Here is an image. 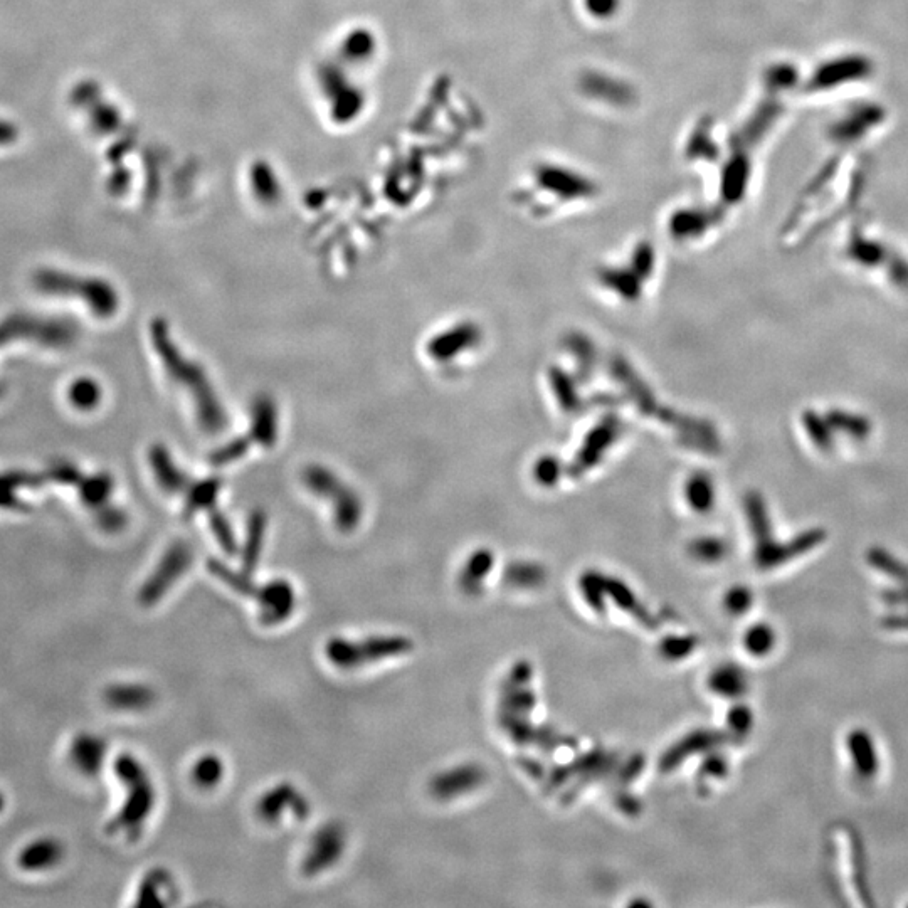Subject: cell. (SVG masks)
Here are the masks:
<instances>
[{"instance_id":"6da1fadb","label":"cell","mask_w":908,"mask_h":908,"mask_svg":"<svg viewBox=\"0 0 908 908\" xmlns=\"http://www.w3.org/2000/svg\"><path fill=\"white\" fill-rule=\"evenodd\" d=\"M150 340L170 381L184 387V391L191 396L196 407L199 426L206 433L224 431L227 426L226 411L207 377L206 370L180 352L172 338L169 325L162 318L150 323Z\"/></svg>"},{"instance_id":"7a4b0ae2","label":"cell","mask_w":908,"mask_h":908,"mask_svg":"<svg viewBox=\"0 0 908 908\" xmlns=\"http://www.w3.org/2000/svg\"><path fill=\"white\" fill-rule=\"evenodd\" d=\"M113 772L125 789V799L115 816L106 823L108 835H123L135 840L142 835L143 826L157 803V789L142 762L130 752L118 754Z\"/></svg>"},{"instance_id":"3957f363","label":"cell","mask_w":908,"mask_h":908,"mask_svg":"<svg viewBox=\"0 0 908 908\" xmlns=\"http://www.w3.org/2000/svg\"><path fill=\"white\" fill-rule=\"evenodd\" d=\"M32 285L43 295L76 296L98 318L113 317L120 307L117 290L100 278H80L66 271L43 268L32 276Z\"/></svg>"},{"instance_id":"277c9868","label":"cell","mask_w":908,"mask_h":908,"mask_svg":"<svg viewBox=\"0 0 908 908\" xmlns=\"http://www.w3.org/2000/svg\"><path fill=\"white\" fill-rule=\"evenodd\" d=\"M411 650L412 641L404 636L377 634L355 641L349 638L328 639L323 653L328 663H332L338 670L352 671L370 663L406 655Z\"/></svg>"},{"instance_id":"5b68a950","label":"cell","mask_w":908,"mask_h":908,"mask_svg":"<svg viewBox=\"0 0 908 908\" xmlns=\"http://www.w3.org/2000/svg\"><path fill=\"white\" fill-rule=\"evenodd\" d=\"M303 483L313 495L332 503L333 522L340 532L350 534L359 527L364 515L360 497L349 485H345L333 471L323 466H308L303 473Z\"/></svg>"},{"instance_id":"8992f818","label":"cell","mask_w":908,"mask_h":908,"mask_svg":"<svg viewBox=\"0 0 908 908\" xmlns=\"http://www.w3.org/2000/svg\"><path fill=\"white\" fill-rule=\"evenodd\" d=\"M875 73V63L870 56L861 53H848L824 59L813 69L806 81L804 91L808 93H828L840 90L841 86L861 83L870 80Z\"/></svg>"},{"instance_id":"52a82bcc","label":"cell","mask_w":908,"mask_h":908,"mask_svg":"<svg viewBox=\"0 0 908 908\" xmlns=\"http://www.w3.org/2000/svg\"><path fill=\"white\" fill-rule=\"evenodd\" d=\"M194 560V549L189 542L177 540L165 550L162 559L152 574L143 581L137 594V601L143 608H154L165 594L175 586V582L191 569Z\"/></svg>"},{"instance_id":"ba28073f","label":"cell","mask_w":908,"mask_h":908,"mask_svg":"<svg viewBox=\"0 0 908 908\" xmlns=\"http://www.w3.org/2000/svg\"><path fill=\"white\" fill-rule=\"evenodd\" d=\"M347 848V831L337 821H330L313 833L307 855L301 861L305 877H317L337 865Z\"/></svg>"},{"instance_id":"9c48e42d","label":"cell","mask_w":908,"mask_h":908,"mask_svg":"<svg viewBox=\"0 0 908 908\" xmlns=\"http://www.w3.org/2000/svg\"><path fill=\"white\" fill-rule=\"evenodd\" d=\"M310 801L307 796L293 786L291 782H280L264 792L254 806V813L263 823H280L286 813H290L298 821H305L310 816Z\"/></svg>"},{"instance_id":"30bf717a","label":"cell","mask_w":908,"mask_h":908,"mask_svg":"<svg viewBox=\"0 0 908 908\" xmlns=\"http://www.w3.org/2000/svg\"><path fill=\"white\" fill-rule=\"evenodd\" d=\"M887 120V111L878 103H858L846 110L836 122L831 123L828 137L838 145H851L868 137L873 130L882 127Z\"/></svg>"},{"instance_id":"8fae6325","label":"cell","mask_w":908,"mask_h":908,"mask_svg":"<svg viewBox=\"0 0 908 908\" xmlns=\"http://www.w3.org/2000/svg\"><path fill=\"white\" fill-rule=\"evenodd\" d=\"M259 623L266 628L280 626L291 618L296 608L295 587L286 579H273L259 586L254 597Z\"/></svg>"},{"instance_id":"7c38bea8","label":"cell","mask_w":908,"mask_h":908,"mask_svg":"<svg viewBox=\"0 0 908 908\" xmlns=\"http://www.w3.org/2000/svg\"><path fill=\"white\" fill-rule=\"evenodd\" d=\"M826 540V532L823 528H811L803 534L796 535L791 542L787 544H776L774 540H767L762 544H757L755 550V560L762 569H771L777 565L796 559L799 555L808 554L809 550L816 549L818 545L823 544Z\"/></svg>"},{"instance_id":"4fadbf2b","label":"cell","mask_w":908,"mask_h":908,"mask_svg":"<svg viewBox=\"0 0 908 908\" xmlns=\"http://www.w3.org/2000/svg\"><path fill=\"white\" fill-rule=\"evenodd\" d=\"M108 759V742L93 732L74 735L68 745V761L86 779L100 776Z\"/></svg>"},{"instance_id":"5bb4252c","label":"cell","mask_w":908,"mask_h":908,"mask_svg":"<svg viewBox=\"0 0 908 908\" xmlns=\"http://www.w3.org/2000/svg\"><path fill=\"white\" fill-rule=\"evenodd\" d=\"M66 856L63 841L54 836H37L27 841L16 856V865L21 872L31 875L48 873L58 868Z\"/></svg>"},{"instance_id":"9a60e30c","label":"cell","mask_w":908,"mask_h":908,"mask_svg":"<svg viewBox=\"0 0 908 908\" xmlns=\"http://www.w3.org/2000/svg\"><path fill=\"white\" fill-rule=\"evenodd\" d=\"M177 902H179V888H177L172 873L167 872L162 866H157L143 875L137 888L135 907H170Z\"/></svg>"},{"instance_id":"2e32d148","label":"cell","mask_w":908,"mask_h":908,"mask_svg":"<svg viewBox=\"0 0 908 908\" xmlns=\"http://www.w3.org/2000/svg\"><path fill=\"white\" fill-rule=\"evenodd\" d=\"M103 700L115 712L140 713L154 705L157 695L145 683H113L105 688Z\"/></svg>"},{"instance_id":"e0dca14e","label":"cell","mask_w":908,"mask_h":908,"mask_svg":"<svg viewBox=\"0 0 908 908\" xmlns=\"http://www.w3.org/2000/svg\"><path fill=\"white\" fill-rule=\"evenodd\" d=\"M480 328L473 323H461L458 327L451 328L448 332L436 335L429 342L428 352L434 360L446 362L456 357V355L465 352V350L475 347L480 342Z\"/></svg>"},{"instance_id":"ac0fdd59","label":"cell","mask_w":908,"mask_h":908,"mask_svg":"<svg viewBox=\"0 0 908 908\" xmlns=\"http://www.w3.org/2000/svg\"><path fill=\"white\" fill-rule=\"evenodd\" d=\"M618 434L619 423L618 419L614 418L606 419L596 429H592L584 441L581 453L577 454V460L574 463L576 475H581L584 471L591 470L592 466H596L597 461L601 460L602 454L606 453V449L616 441Z\"/></svg>"},{"instance_id":"d6986e66","label":"cell","mask_w":908,"mask_h":908,"mask_svg":"<svg viewBox=\"0 0 908 908\" xmlns=\"http://www.w3.org/2000/svg\"><path fill=\"white\" fill-rule=\"evenodd\" d=\"M148 461H150V468L154 471L155 480L165 493L177 495V493H185L189 490V486L192 485L191 478L185 475L184 470H180L179 466L175 465V461L172 460V456L164 446L157 444L150 449Z\"/></svg>"},{"instance_id":"ffe728a7","label":"cell","mask_w":908,"mask_h":908,"mask_svg":"<svg viewBox=\"0 0 908 908\" xmlns=\"http://www.w3.org/2000/svg\"><path fill=\"white\" fill-rule=\"evenodd\" d=\"M253 426L249 438L270 448L278 439V409L270 397H259L253 404Z\"/></svg>"},{"instance_id":"44dd1931","label":"cell","mask_w":908,"mask_h":908,"mask_svg":"<svg viewBox=\"0 0 908 908\" xmlns=\"http://www.w3.org/2000/svg\"><path fill=\"white\" fill-rule=\"evenodd\" d=\"M846 254L853 263L860 264L863 268H877L885 264L890 249L877 239L866 238L860 229H853L846 246Z\"/></svg>"},{"instance_id":"7402d4cb","label":"cell","mask_w":908,"mask_h":908,"mask_svg":"<svg viewBox=\"0 0 908 908\" xmlns=\"http://www.w3.org/2000/svg\"><path fill=\"white\" fill-rule=\"evenodd\" d=\"M266 527H268V518L264 515V512H253V515L249 517L248 522V534H246V540H244L243 545V567L241 571L248 576H253L256 567H258L259 559H261V554H263L264 547V537H266Z\"/></svg>"},{"instance_id":"603a6c76","label":"cell","mask_w":908,"mask_h":908,"mask_svg":"<svg viewBox=\"0 0 908 908\" xmlns=\"http://www.w3.org/2000/svg\"><path fill=\"white\" fill-rule=\"evenodd\" d=\"M848 750H850L851 759L855 764L858 776L870 777L875 776L878 771V757L875 752V745L870 735L865 730H853L848 737Z\"/></svg>"},{"instance_id":"cb8c5ba5","label":"cell","mask_w":908,"mask_h":908,"mask_svg":"<svg viewBox=\"0 0 908 908\" xmlns=\"http://www.w3.org/2000/svg\"><path fill=\"white\" fill-rule=\"evenodd\" d=\"M221 488V480H217V478L192 483L189 490L185 491V520H191L196 513L204 512V510L211 512L212 508H216Z\"/></svg>"},{"instance_id":"d4e9b609","label":"cell","mask_w":908,"mask_h":908,"mask_svg":"<svg viewBox=\"0 0 908 908\" xmlns=\"http://www.w3.org/2000/svg\"><path fill=\"white\" fill-rule=\"evenodd\" d=\"M207 571L212 577H216L217 581H221L229 589H233L239 596L253 597L254 599L256 594H258L259 586L254 584L253 576H248L243 571H234L233 567H229L222 560H207Z\"/></svg>"},{"instance_id":"484cf974","label":"cell","mask_w":908,"mask_h":908,"mask_svg":"<svg viewBox=\"0 0 908 908\" xmlns=\"http://www.w3.org/2000/svg\"><path fill=\"white\" fill-rule=\"evenodd\" d=\"M824 416L828 419V423L831 424V428L835 429V433L840 431V433L850 436L855 441H865L872 434V421L865 418V416H861V414H856V412L845 411V409H829Z\"/></svg>"},{"instance_id":"4316f807","label":"cell","mask_w":908,"mask_h":908,"mask_svg":"<svg viewBox=\"0 0 908 908\" xmlns=\"http://www.w3.org/2000/svg\"><path fill=\"white\" fill-rule=\"evenodd\" d=\"M81 502L85 507L91 508L93 512L98 513L103 508L108 507L111 493H113V480L108 475H93L88 478H81L80 481Z\"/></svg>"},{"instance_id":"83f0119b","label":"cell","mask_w":908,"mask_h":908,"mask_svg":"<svg viewBox=\"0 0 908 908\" xmlns=\"http://www.w3.org/2000/svg\"><path fill=\"white\" fill-rule=\"evenodd\" d=\"M224 762L216 754H204L191 767V781L194 786L204 791L214 789L224 779Z\"/></svg>"},{"instance_id":"f1b7e54d","label":"cell","mask_w":908,"mask_h":908,"mask_svg":"<svg viewBox=\"0 0 908 908\" xmlns=\"http://www.w3.org/2000/svg\"><path fill=\"white\" fill-rule=\"evenodd\" d=\"M803 426L808 438L811 439V443L819 451H823V453H831L833 451V448H835V429L831 428L826 416H821L813 409H806L803 412Z\"/></svg>"},{"instance_id":"f546056e","label":"cell","mask_w":908,"mask_h":908,"mask_svg":"<svg viewBox=\"0 0 908 908\" xmlns=\"http://www.w3.org/2000/svg\"><path fill=\"white\" fill-rule=\"evenodd\" d=\"M745 512L749 515L750 528L754 532L757 544L771 540V520H769L766 502L761 493L750 491L749 495L745 497Z\"/></svg>"},{"instance_id":"4dcf8cb0","label":"cell","mask_w":908,"mask_h":908,"mask_svg":"<svg viewBox=\"0 0 908 908\" xmlns=\"http://www.w3.org/2000/svg\"><path fill=\"white\" fill-rule=\"evenodd\" d=\"M687 500L690 503V507L697 512H710L715 503V488H713V481L710 480V476L705 475V473H697L693 475L690 480H688L687 488Z\"/></svg>"},{"instance_id":"1f68e13d","label":"cell","mask_w":908,"mask_h":908,"mask_svg":"<svg viewBox=\"0 0 908 908\" xmlns=\"http://www.w3.org/2000/svg\"><path fill=\"white\" fill-rule=\"evenodd\" d=\"M866 560L877 571L887 574L888 577H892L900 584H908V565L903 564L902 560H898L897 557H893L888 550L882 549V547H873V549L868 550Z\"/></svg>"},{"instance_id":"d6a6232c","label":"cell","mask_w":908,"mask_h":908,"mask_svg":"<svg viewBox=\"0 0 908 908\" xmlns=\"http://www.w3.org/2000/svg\"><path fill=\"white\" fill-rule=\"evenodd\" d=\"M101 396H103V391H101L100 384L88 377L78 379L69 386V402L80 411L95 409L101 402Z\"/></svg>"},{"instance_id":"836d02e7","label":"cell","mask_w":908,"mask_h":908,"mask_svg":"<svg viewBox=\"0 0 908 908\" xmlns=\"http://www.w3.org/2000/svg\"><path fill=\"white\" fill-rule=\"evenodd\" d=\"M602 285L611 288V291L623 296L626 300H636L641 293V278L636 273H626L623 270L602 271Z\"/></svg>"},{"instance_id":"e575fe53","label":"cell","mask_w":908,"mask_h":908,"mask_svg":"<svg viewBox=\"0 0 908 908\" xmlns=\"http://www.w3.org/2000/svg\"><path fill=\"white\" fill-rule=\"evenodd\" d=\"M209 518H211L212 534L221 545V549L227 555L236 554L238 552V544H236V539H234L233 528L227 522L224 513L212 508L211 512H209Z\"/></svg>"},{"instance_id":"d590c367","label":"cell","mask_w":908,"mask_h":908,"mask_svg":"<svg viewBox=\"0 0 908 908\" xmlns=\"http://www.w3.org/2000/svg\"><path fill=\"white\" fill-rule=\"evenodd\" d=\"M774 645H776V634L767 624H755L754 628L745 634V646L752 655H767Z\"/></svg>"},{"instance_id":"8d00e7d4","label":"cell","mask_w":908,"mask_h":908,"mask_svg":"<svg viewBox=\"0 0 908 908\" xmlns=\"http://www.w3.org/2000/svg\"><path fill=\"white\" fill-rule=\"evenodd\" d=\"M713 685L722 695L735 697L744 692L745 678L737 668H725V670L718 671L717 676L713 678Z\"/></svg>"},{"instance_id":"74e56055","label":"cell","mask_w":908,"mask_h":908,"mask_svg":"<svg viewBox=\"0 0 908 908\" xmlns=\"http://www.w3.org/2000/svg\"><path fill=\"white\" fill-rule=\"evenodd\" d=\"M253 439L249 438H239L234 439L231 443H227L226 446L214 451L211 456V461L214 463V466H226L233 461H238L243 458L244 454L248 453L249 444H251Z\"/></svg>"},{"instance_id":"f35d334b","label":"cell","mask_w":908,"mask_h":908,"mask_svg":"<svg viewBox=\"0 0 908 908\" xmlns=\"http://www.w3.org/2000/svg\"><path fill=\"white\" fill-rule=\"evenodd\" d=\"M885 266L893 285L900 290H908V259L903 258L902 254L890 251Z\"/></svg>"},{"instance_id":"ab89813d","label":"cell","mask_w":908,"mask_h":908,"mask_svg":"<svg viewBox=\"0 0 908 908\" xmlns=\"http://www.w3.org/2000/svg\"><path fill=\"white\" fill-rule=\"evenodd\" d=\"M552 387L565 411L572 412L571 409H576L577 396L574 387L571 386V382L567 381V377L557 369L552 372Z\"/></svg>"},{"instance_id":"60d3db41","label":"cell","mask_w":908,"mask_h":908,"mask_svg":"<svg viewBox=\"0 0 908 908\" xmlns=\"http://www.w3.org/2000/svg\"><path fill=\"white\" fill-rule=\"evenodd\" d=\"M559 476L560 463L559 461L554 460L552 456H544L542 460L537 461V466H535V478H537V481H540L542 485H554L555 481L559 480Z\"/></svg>"},{"instance_id":"b9f144b4","label":"cell","mask_w":908,"mask_h":908,"mask_svg":"<svg viewBox=\"0 0 908 908\" xmlns=\"http://www.w3.org/2000/svg\"><path fill=\"white\" fill-rule=\"evenodd\" d=\"M724 542H720L717 539H703L695 545V552H697L698 557H702L703 560H718L722 559L725 554Z\"/></svg>"},{"instance_id":"7bdbcfd3","label":"cell","mask_w":908,"mask_h":908,"mask_svg":"<svg viewBox=\"0 0 908 908\" xmlns=\"http://www.w3.org/2000/svg\"><path fill=\"white\" fill-rule=\"evenodd\" d=\"M750 602H752V596L750 592L744 587H737V589H732L730 591L729 597H727V606H729L730 611L734 614H742L745 609H749Z\"/></svg>"},{"instance_id":"ee69618b","label":"cell","mask_w":908,"mask_h":908,"mask_svg":"<svg viewBox=\"0 0 908 908\" xmlns=\"http://www.w3.org/2000/svg\"><path fill=\"white\" fill-rule=\"evenodd\" d=\"M19 127L16 123L7 120V118H0V148L11 147L14 143L19 140Z\"/></svg>"},{"instance_id":"f6af8a7d","label":"cell","mask_w":908,"mask_h":908,"mask_svg":"<svg viewBox=\"0 0 908 908\" xmlns=\"http://www.w3.org/2000/svg\"><path fill=\"white\" fill-rule=\"evenodd\" d=\"M634 266H636V275H639L641 280H646L651 270H653V258H651V253L648 249L638 251L636 258H634Z\"/></svg>"},{"instance_id":"bcb514c9","label":"cell","mask_w":908,"mask_h":908,"mask_svg":"<svg viewBox=\"0 0 908 908\" xmlns=\"http://www.w3.org/2000/svg\"><path fill=\"white\" fill-rule=\"evenodd\" d=\"M882 599L890 606L908 604V584H902L898 589H890V591L883 592Z\"/></svg>"},{"instance_id":"7dc6e473","label":"cell","mask_w":908,"mask_h":908,"mask_svg":"<svg viewBox=\"0 0 908 908\" xmlns=\"http://www.w3.org/2000/svg\"><path fill=\"white\" fill-rule=\"evenodd\" d=\"M730 718H732V725L740 732L749 730L750 724H752V717H750V712L747 708H735Z\"/></svg>"},{"instance_id":"c3c4849f","label":"cell","mask_w":908,"mask_h":908,"mask_svg":"<svg viewBox=\"0 0 908 908\" xmlns=\"http://www.w3.org/2000/svg\"><path fill=\"white\" fill-rule=\"evenodd\" d=\"M885 628L888 629H908V614L902 616V614H893V616H888L885 621Z\"/></svg>"},{"instance_id":"681fc988","label":"cell","mask_w":908,"mask_h":908,"mask_svg":"<svg viewBox=\"0 0 908 908\" xmlns=\"http://www.w3.org/2000/svg\"><path fill=\"white\" fill-rule=\"evenodd\" d=\"M6 806H7L6 796H4V792L0 791V814L4 813V809H6Z\"/></svg>"}]
</instances>
